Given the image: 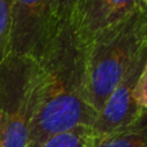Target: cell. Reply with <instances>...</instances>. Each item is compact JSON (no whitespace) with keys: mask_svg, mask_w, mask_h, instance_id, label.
Listing matches in <instances>:
<instances>
[{"mask_svg":"<svg viewBox=\"0 0 147 147\" xmlns=\"http://www.w3.org/2000/svg\"><path fill=\"white\" fill-rule=\"evenodd\" d=\"M34 112L27 147L58 133L92 127L97 112L86 92V43L71 22L51 38L38 59Z\"/></svg>","mask_w":147,"mask_h":147,"instance_id":"1","label":"cell"},{"mask_svg":"<svg viewBox=\"0 0 147 147\" xmlns=\"http://www.w3.org/2000/svg\"><path fill=\"white\" fill-rule=\"evenodd\" d=\"M147 39V9L140 4L86 43V92L98 114Z\"/></svg>","mask_w":147,"mask_h":147,"instance_id":"2","label":"cell"},{"mask_svg":"<svg viewBox=\"0 0 147 147\" xmlns=\"http://www.w3.org/2000/svg\"><path fill=\"white\" fill-rule=\"evenodd\" d=\"M38 62L9 54L0 63L1 147H27L34 112Z\"/></svg>","mask_w":147,"mask_h":147,"instance_id":"3","label":"cell"},{"mask_svg":"<svg viewBox=\"0 0 147 147\" xmlns=\"http://www.w3.org/2000/svg\"><path fill=\"white\" fill-rule=\"evenodd\" d=\"M52 0H14L9 54L38 61L49 43Z\"/></svg>","mask_w":147,"mask_h":147,"instance_id":"4","label":"cell"},{"mask_svg":"<svg viewBox=\"0 0 147 147\" xmlns=\"http://www.w3.org/2000/svg\"><path fill=\"white\" fill-rule=\"evenodd\" d=\"M146 62L147 39L143 41L125 74L105 102L101 111L97 114L92 125V132L96 140L125 127L141 112V109L136 105L133 98V90Z\"/></svg>","mask_w":147,"mask_h":147,"instance_id":"5","label":"cell"},{"mask_svg":"<svg viewBox=\"0 0 147 147\" xmlns=\"http://www.w3.org/2000/svg\"><path fill=\"white\" fill-rule=\"evenodd\" d=\"M94 147H147V109L125 127L96 140Z\"/></svg>","mask_w":147,"mask_h":147,"instance_id":"6","label":"cell"},{"mask_svg":"<svg viewBox=\"0 0 147 147\" xmlns=\"http://www.w3.org/2000/svg\"><path fill=\"white\" fill-rule=\"evenodd\" d=\"M140 4H142V0H106L103 8L96 18L89 40L101 30H103L105 27L124 18Z\"/></svg>","mask_w":147,"mask_h":147,"instance_id":"7","label":"cell"},{"mask_svg":"<svg viewBox=\"0 0 147 147\" xmlns=\"http://www.w3.org/2000/svg\"><path fill=\"white\" fill-rule=\"evenodd\" d=\"M92 127H78L54 134L35 147H94Z\"/></svg>","mask_w":147,"mask_h":147,"instance_id":"8","label":"cell"},{"mask_svg":"<svg viewBox=\"0 0 147 147\" xmlns=\"http://www.w3.org/2000/svg\"><path fill=\"white\" fill-rule=\"evenodd\" d=\"M79 0H52L49 18V40L66 23L70 22Z\"/></svg>","mask_w":147,"mask_h":147,"instance_id":"9","label":"cell"},{"mask_svg":"<svg viewBox=\"0 0 147 147\" xmlns=\"http://www.w3.org/2000/svg\"><path fill=\"white\" fill-rule=\"evenodd\" d=\"M14 0H0V63L9 56V36Z\"/></svg>","mask_w":147,"mask_h":147,"instance_id":"10","label":"cell"},{"mask_svg":"<svg viewBox=\"0 0 147 147\" xmlns=\"http://www.w3.org/2000/svg\"><path fill=\"white\" fill-rule=\"evenodd\" d=\"M133 98L134 102L141 110L147 109V62L136 83L134 90H133Z\"/></svg>","mask_w":147,"mask_h":147,"instance_id":"11","label":"cell"},{"mask_svg":"<svg viewBox=\"0 0 147 147\" xmlns=\"http://www.w3.org/2000/svg\"><path fill=\"white\" fill-rule=\"evenodd\" d=\"M142 3H143V5H145V8L147 9V0H142Z\"/></svg>","mask_w":147,"mask_h":147,"instance_id":"12","label":"cell"},{"mask_svg":"<svg viewBox=\"0 0 147 147\" xmlns=\"http://www.w3.org/2000/svg\"><path fill=\"white\" fill-rule=\"evenodd\" d=\"M0 147H1V140H0Z\"/></svg>","mask_w":147,"mask_h":147,"instance_id":"13","label":"cell"}]
</instances>
